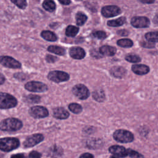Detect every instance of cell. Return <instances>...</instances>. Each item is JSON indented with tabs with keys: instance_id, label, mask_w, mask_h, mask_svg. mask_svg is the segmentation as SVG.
I'll use <instances>...</instances> for the list:
<instances>
[{
	"instance_id": "16",
	"label": "cell",
	"mask_w": 158,
	"mask_h": 158,
	"mask_svg": "<svg viewBox=\"0 0 158 158\" xmlns=\"http://www.w3.org/2000/svg\"><path fill=\"white\" fill-rule=\"evenodd\" d=\"M53 116L57 119H66L69 117V113L63 107H57L52 110Z\"/></svg>"
},
{
	"instance_id": "25",
	"label": "cell",
	"mask_w": 158,
	"mask_h": 158,
	"mask_svg": "<svg viewBox=\"0 0 158 158\" xmlns=\"http://www.w3.org/2000/svg\"><path fill=\"white\" fill-rule=\"evenodd\" d=\"M75 17H76L77 24L80 26L83 25L87 20V16L85 14L80 12H78L76 14Z\"/></svg>"
},
{
	"instance_id": "10",
	"label": "cell",
	"mask_w": 158,
	"mask_h": 158,
	"mask_svg": "<svg viewBox=\"0 0 158 158\" xmlns=\"http://www.w3.org/2000/svg\"><path fill=\"white\" fill-rule=\"evenodd\" d=\"M1 64L8 68L20 69L21 67V64L10 56H1Z\"/></svg>"
},
{
	"instance_id": "14",
	"label": "cell",
	"mask_w": 158,
	"mask_h": 158,
	"mask_svg": "<svg viewBox=\"0 0 158 158\" xmlns=\"http://www.w3.org/2000/svg\"><path fill=\"white\" fill-rule=\"evenodd\" d=\"M70 56L75 59H82L85 56V51L80 47H72L69 50Z\"/></svg>"
},
{
	"instance_id": "27",
	"label": "cell",
	"mask_w": 158,
	"mask_h": 158,
	"mask_svg": "<svg viewBox=\"0 0 158 158\" xmlns=\"http://www.w3.org/2000/svg\"><path fill=\"white\" fill-rule=\"evenodd\" d=\"M69 110L74 114H79L82 111L81 106L77 103H71L69 105Z\"/></svg>"
},
{
	"instance_id": "31",
	"label": "cell",
	"mask_w": 158,
	"mask_h": 158,
	"mask_svg": "<svg viewBox=\"0 0 158 158\" xmlns=\"http://www.w3.org/2000/svg\"><path fill=\"white\" fill-rule=\"evenodd\" d=\"M40 97L37 95H33V94H30L27 96L26 99L27 101L32 103H38L40 102Z\"/></svg>"
},
{
	"instance_id": "33",
	"label": "cell",
	"mask_w": 158,
	"mask_h": 158,
	"mask_svg": "<svg viewBox=\"0 0 158 158\" xmlns=\"http://www.w3.org/2000/svg\"><path fill=\"white\" fill-rule=\"evenodd\" d=\"M93 36L99 40H104L107 37L106 33L103 31H96L93 33Z\"/></svg>"
},
{
	"instance_id": "3",
	"label": "cell",
	"mask_w": 158,
	"mask_h": 158,
	"mask_svg": "<svg viewBox=\"0 0 158 158\" xmlns=\"http://www.w3.org/2000/svg\"><path fill=\"white\" fill-rule=\"evenodd\" d=\"M17 104V99L12 95L2 92L0 93L1 109H10L16 106Z\"/></svg>"
},
{
	"instance_id": "13",
	"label": "cell",
	"mask_w": 158,
	"mask_h": 158,
	"mask_svg": "<svg viewBox=\"0 0 158 158\" xmlns=\"http://www.w3.org/2000/svg\"><path fill=\"white\" fill-rule=\"evenodd\" d=\"M109 151L110 152L118 157H125L127 156V149L121 146H112L109 148Z\"/></svg>"
},
{
	"instance_id": "32",
	"label": "cell",
	"mask_w": 158,
	"mask_h": 158,
	"mask_svg": "<svg viewBox=\"0 0 158 158\" xmlns=\"http://www.w3.org/2000/svg\"><path fill=\"white\" fill-rule=\"evenodd\" d=\"M11 1L20 9H25L27 5L26 0H11Z\"/></svg>"
},
{
	"instance_id": "15",
	"label": "cell",
	"mask_w": 158,
	"mask_h": 158,
	"mask_svg": "<svg viewBox=\"0 0 158 158\" xmlns=\"http://www.w3.org/2000/svg\"><path fill=\"white\" fill-rule=\"evenodd\" d=\"M131 70L135 73L139 75H145L149 72V67L144 64H135L132 65Z\"/></svg>"
},
{
	"instance_id": "29",
	"label": "cell",
	"mask_w": 158,
	"mask_h": 158,
	"mask_svg": "<svg viewBox=\"0 0 158 158\" xmlns=\"http://www.w3.org/2000/svg\"><path fill=\"white\" fill-rule=\"evenodd\" d=\"M125 59L130 62H133V63H136L139 62L141 61V58L136 55V54H128L125 56Z\"/></svg>"
},
{
	"instance_id": "44",
	"label": "cell",
	"mask_w": 158,
	"mask_h": 158,
	"mask_svg": "<svg viewBox=\"0 0 158 158\" xmlns=\"http://www.w3.org/2000/svg\"><path fill=\"white\" fill-rule=\"evenodd\" d=\"M110 158H118V157H115V156H111Z\"/></svg>"
},
{
	"instance_id": "38",
	"label": "cell",
	"mask_w": 158,
	"mask_h": 158,
	"mask_svg": "<svg viewBox=\"0 0 158 158\" xmlns=\"http://www.w3.org/2000/svg\"><path fill=\"white\" fill-rule=\"evenodd\" d=\"M91 55H92L93 56H94V57L99 58V57H101V56H102V55L100 54L99 53V52H98L96 49H94L93 51H91Z\"/></svg>"
},
{
	"instance_id": "22",
	"label": "cell",
	"mask_w": 158,
	"mask_h": 158,
	"mask_svg": "<svg viewBox=\"0 0 158 158\" xmlns=\"http://www.w3.org/2000/svg\"><path fill=\"white\" fill-rule=\"evenodd\" d=\"M125 22H126V18L125 17H120L118 19L108 21L107 25L110 27H118L124 24Z\"/></svg>"
},
{
	"instance_id": "1",
	"label": "cell",
	"mask_w": 158,
	"mask_h": 158,
	"mask_svg": "<svg viewBox=\"0 0 158 158\" xmlns=\"http://www.w3.org/2000/svg\"><path fill=\"white\" fill-rule=\"evenodd\" d=\"M22 127V122L15 118H8L1 122L0 128L3 131H14Z\"/></svg>"
},
{
	"instance_id": "24",
	"label": "cell",
	"mask_w": 158,
	"mask_h": 158,
	"mask_svg": "<svg viewBox=\"0 0 158 158\" xmlns=\"http://www.w3.org/2000/svg\"><path fill=\"white\" fill-rule=\"evenodd\" d=\"M146 40L152 43H158V31H151L145 35Z\"/></svg>"
},
{
	"instance_id": "26",
	"label": "cell",
	"mask_w": 158,
	"mask_h": 158,
	"mask_svg": "<svg viewBox=\"0 0 158 158\" xmlns=\"http://www.w3.org/2000/svg\"><path fill=\"white\" fill-rule=\"evenodd\" d=\"M117 44L119 46H121L122 48H130L133 46V43L131 40L124 38V39H120L118 40Z\"/></svg>"
},
{
	"instance_id": "5",
	"label": "cell",
	"mask_w": 158,
	"mask_h": 158,
	"mask_svg": "<svg viewBox=\"0 0 158 158\" xmlns=\"http://www.w3.org/2000/svg\"><path fill=\"white\" fill-rule=\"evenodd\" d=\"M48 79H49L52 81L59 83V82L67 81L68 80H69L70 76L66 72H64L62 71L55 70V71H52L49 72L48 73Z\"/></svg>"
},
{
	"instance_id": "20",
	"label": "cell",
	"mask_w": 158,
	"mask_h": 158,
	"mask_svg": "<svg viewBox=\"0 0 158 158\" xmlns=\"http://www.w3.org/2000/svg\"><path fill=\"white\" fill-rule=\"evenodd\" d=\"M48 50L52 53H54L56 54L57 55H60V56H63L65 54V50L64 48H63L61 46H49L48 48Z\"/></svg>"
},
{
	"instance_id": "21",
	"label": "cell",
	"mask_w": 158,
	"mask_h": 158,
	"mask_svg": "<svg viewBox=\"0 0 158 158\" xmlns=\"http://www.w3.org/2000/svg\"><path fill=\"white\" fill-rule=\"evenodd\" d=\"M43 8L51 12H52L55 10L56 5L53 0H44L43 2Z\"/></svg>"
},
{
	"instance_id": "30",
	"label": "cell",
	"mask_w": 158,
	"mask_h": 158,
	"mask_svg": "<svg viewBox=\"0 0 158 158\" xmlns=\"http://www.w3.org/2000/svg\"><path fill=\"white\" fill-rule=\"evenodd\" d=\"M127 156L131 158H143V156L142 154L131 149H127Z\"/></svg>"
},
{
	"instance_id": "35",
	"label": "cell",
	"mask_w": 158,
	"mask_h": 158,
	"mask_svg": "<svg viewBox=\"0 0 158 158\" xmlns=\"http://www.w3.org/2000/svg\"><path fill=\"white\" fill-rule=\"evenodd\" d=\"M141 46H143L144 48H154V43H152V42H150V41H143L141 43Z\"/></svg>"
},
{
	"instance_id": "8",
	"label": "cell",
	"mask_w": 158,
	"mask_h": 158,
	"mask_svg": "<svg viewBox=\"0 0 158 158\" xmlns=\"http://www.w3.org/2000/svg\"><path fill=\"white\" fill-rule=\"evenodd\" d=\"M29 114L35 118H40L47 117L48 115V110L44 107L36 106L30 109Z\"/></svg>"
},
{
	"instance_id": "9",
	"label": "cell",
	"mask_w": 158,
	"mask_h": 158,
	"mask_svg": "<svg viewBox=\"0 0 158 158\" xmlns=\"http://www.w3.org/2000/svg\"><path fill=\"white\" fill-rule=\"evenodd\" d=\"M101 13L105 17H112L120 14L121 10L116 6H106L102 8Z\"/></svg>"
},
{
	"instance_id": "36",
	"label": "cell",
	"mask_w": 158,
	"mask_h": 158,
	"mask_svg": "<svg viewBox=\"0 0 158 158\" xmlns=\"http://www.w3.org/2000/svg\"><path fill=\"white\" fill-rule=\"evenodd\" d=\"M57 59L56 57L51 56V55H47L46 57V60H47L48 62L52 63V62H54Z\"/></svg>"
},
{
	"instance_id": "28",
	"label": "cell",
	"mask_w": 158,
	"mask_h": 158,
	"mask_svg": "<svg viewBox=\"0 0 158 158\" xmlns=\"http://www.w3.org/2000/svg\"><path fill=\"white\" fill-rule=\"evenodd\" d=\"M93 98H94L95 100H96L98 101H99V102L102 101L105 98L104 93L102 90L95 91L93 94Z\"/></svg>"
},
{
	"instance_id": "34",
	"label": "cell",
	"mask_w": 158,
	"mask_h": 158,
	"mask_svg": "<svg viewBox=\"0 0 158 158\" xmlns=\"http://www.w3.org/2000/svg\"><path fill=\"white\" fill-rule=\"evenodd\" d=\"M26 158H41V154L37 151H31Z\"/></svg>"
},
{
	"instance_id": "23",
	"label": "cell",
	"mask_w": 158,
	"mask_h": 158,
	"mask_svg": "<svg viewBox=\"0 0 158 158\" xmlns=\"http://www.w3.org/2000/svg\"><path fill=\"white\" fill-rule=\"evenodd\" d=\"M79 31V28L73 25H69L65 30V34L67 36L74 37L77 35Z\"/></svg>"
},
{
	"instance_id": "41",
	"label": "cell",
	"mask_w": 158,
	"mask_h": 158,
	"mask_svg": "<svg viewBox=\"0 0 158 158\" xmlns=\"http://www.w3.org/2000/svg\"><path fill=\"white\" fill-rule=\"evenodd\" d=\"M138 1L144 4H152L154 2L155 0H138Z\"/></svg>"
},
{
	"instance_id": "2",
	"label": "cell",
	"mask_w": 158,
	"mask_h": 158,
	"mask_svg": "<svg viewBox=\"0 0 158 158\" xmlns=\"http://www.w3.org/2000/svg\"><path fill=\"white\" fill-rule=\"evenodd\" d=\"M19 140L15 138H3L0 140V149L4 152L12 151L19 147Z\"/></svg>"
},
{
	"instance_id": "17",
	"label": "cell",
	"mask_w": 158,
	"mask_h": 158,
	"mask_svg": "<svg viewBox=\"0 0 158 158\" xmlns=\"http://www.w3.org/2000/svg\"><path fill=\"white\" fill-rule=\"evenodd\" d=\"M126 70L122 67H113L110 70V74L116 78H122L126 74Z\"/></svg>"
},
{
	"instance_id": "37",
	"label": "cell",
	"mask_w": 158,
	"mask_h": 158,
	"mask_svg": "<svg viewBox=\"0 0 158 158\" xmlns=\"http://www.w3.org/2000/svg\"><path fill=\"white\" fill-rule=\"evenodd\" d=\"M79 158H94V157L91 154L86 152V153L81 154Z\"/></svg>"
},
{
	"instance_id": "4",
	"label": "cell",
	"mask_w": 158,
	"mask_h": 158,
	"mask_svg": "<svg viewBox=\"0 0 158 158\" xmlns=\"http://www.w3.org/2000/svg\"><path fill=\"white\" fill-rule=\"evenodd\" d=\"M114 138L120 143H130L133 141V135L129 131L125 130H117L113 134Z\"/></svg>"
},
{
	"instance_id": "43",
	"label": "cell",
	"mask_w": 158,
	"mask_h": 158,
	"mask_svg": "<svg viewBox=\"0 0 158 158\" xmlns=\"http://www.w3.org/2000/svg\"><path fill=\"white\" fill-rule=\"evenodd\" d=\"M1 84L2 85V84H3V83H4V76L1 74Z\"/></svg>"
},
{
	"instance_id": "18",
	"label": "cell",
	"mask_w": 158,
	"mask_h": 158,
	"mask_svg": "<svg viewBox=\"0 0 158 158\" xmlns=\"http://www.w3.org/2000/svg\"><path fill=\"white\" fill-rule=\"evenodd\" d=\"M99 52L102 55L114 56L116 52V48L110 46L104 45L100 48Z\"/></svg>"
},
{
	"instance_id": "39",
	"label": "cell",
	"mask_w": 158,
	"mask_h": 158,
	"mask_svg": "<svg viewBox=\"0 0 158 158\" xmlns=\"http://www.w3.org/2000/svg\"><path fill=\"white\" fill-rule=\"evenodd\" d=\"M118 34H119L121 36H127L128 35V31L125 30H120L117 31Z\"/></svg>"
},
{
	"instance_id": "12",
	"label": "cell",
	"mask_w": 158,
	"mask_h": 158,
	"mask_svg": "<svg viewBox=\"0 0 158 158\" xmlns=\"http://www.w3.org/2000/svg\"><path fill=\"white\" fill-rule=\"evenodd\" d=\"M131 24L135 28H147L150 25V21L146 17H134L131 20Z\"/></svg>"
},
{
	"instance_id": "6",
	"label": "cell",
	"mask_w": 158,
	"mask_h": 158,
	"mask_svg": "<svg viewBox=\"0 0 158 158\" xmlns=\"http://www.w3.org/2000/svg\"><path fill=\"white\" fill-rule=\"evenodd\" d=\"M72 92L75 96L80 99H86L89 95L88 89L82 84H78L73 86Z\"/></svg>"
},
{
	"instance_id": "7",
	"label": "cell",
	"mask_w": 158,
	"mask_h": 158,
	"mask_svg": "<svg viewBox=\"0 0 158 158\" xmlns=\"http://www.w3.org/2000/svg\"><path fill=\"white\" fill-rule=\"evenodd\" d=\"M25 89L31 92H44L48 89L47 86L40 81H30L25 84Z\"/></svg>"
},
{
	"instance_id": "42",
	"label": "cell",
	"mask_w": 158,
	"mask_h": 158,
	"mask_svg": "<svg viewBox=\"0 0 158 158\" xmlns=\"http://www.w3.org/2000/svg\"><path fill=\"white\" fill-rule=\"evenodd\" d=\"M61 4H64V5H68V4H70L71 1L70 0H58Z\"/></svg>"
},
{
	"instance_id": "11",
	"label": "cell",
	"mask_w": 158,
	"mask_h": 158,
	"mask_svg": "<svg viewBox=\"0 0 158 158\" xmlns=\"http://www.w3.org/2000/svg\"><path fill=\"white\" fill-rule=\"evenodd\" d=\"M44 139V136L43 135L37 133V134H34L30 136H28L25 141L23 143V146L25 148H29V147H32L37 144L40 143Z\"/></svg>"
},
{
	"instance_id": "19",
	"label": "cell",
	"mask_w": 158,
	"mask_h": 158,
	"mask_svg": "<svg viewBox=\"0 0 158 158\" xmlns=\"http://www.w3.org/2000/svg\"><path fill=\"white\" fill-rule=\"evenodd\" d=\"M41 36L47 41H54L57 40V36L53 32L49 30L43 31L41 33Z\"/></svg>"
},
{
	"instance_id": "40",
	"label": "cell",
	"mask_w": 158,
	"mask_h": 158,
	"mask_svg": "<svg viewBox=\"0 0 158 158\" xmlns=\"http://www.w3.org/2000/svg\"><path fill=\"white\" fill-rule=\"evenodd\" d=\"M10 158H24V154L22 153H19L11 156Z\"/></svg>"
}]
</instances>
